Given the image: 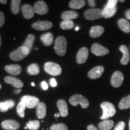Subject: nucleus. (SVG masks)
I'll return each mask as SVG.
<instances>
[{"label": "nucleus", "instance_id": "1", "mask_svg": "<svg viewBox=\"0 0 130 130\" xmlns=\"http://www.w3.org/2000/svg\"><path fill=\"white\" fill-rule=\"evenodd\" d=\"M101 107L103 111V114L100 119L104 121L114 116L116 113V110L115 105L109 102H102L101 104Z\"/></svg>", "mask_w": 130, "mask_h": 130}, {"label": "nucleus", "instance_id": "2", "mask_svg": "<svg viewBox=\"0 0 130 130\" xmlns=\"http://www.w3.org/2000/svg\"><path fill=\"white\" fill-rule=\"evenodd\" d=\"M54 50L57 54L63 56L66 54L67 50V40L64 36H58L54 42Z\"/></svg>", "mask_w": 130, "mask_h": 130}, {"label": "nucleus", "instance_id": "3", "mask_svg": "<svg viewBox=\"0 0 130 130\" xmlns=\"http://www.w3.org/2000/svg\"><path fill=\"white\" fill-rule=\"evenodd\" d=\"M30 51L25 46H20L17 50H14L10 54V58L13 61H21L25 58L30 54Z\"/></svg>", "mask_w": 130, "mask_h": 130}, {"label": "nucleus", "instance_id": "4", "mask_svg": "<svg viewBox=\"0 0 130 130\" xmlns=\"http://www.w3.org/2000/svg\"><path fill=\"white\" fill-rule=\"evenodd\" d=\"M69 102L73 106H77L79 104L83 108H87L89 105V102L88 100L83 96L75 94L72 96L69 99Z\"/></svg>", "mask_w": 130, "mask_h": 130}, {"label": "nucleus", "instance_id": "5", "mask_svg": "<svg viewBox=\"0 0 130 130\" xmlns=\"http://www.w3.org/2000/svg\"><path fill=\"white\" fill-rule=\"evenodd\" d=\"M44 69L47 74L53 76H58L61 74V66L57 63L48 61L44 65Z\"/></svg>", "mask_w": 130, "mask_h": 130}, {"label": "nucleus", "instance_id": "6", "mask_svg": "<svg viewBox=\"0 0 130 130\" xmlns=\"http://www.w3.org/2000/svg\"><path fill=\"white\" fill-rule=\"evenodd\" d=\"M103 10L100 9H90L84 13V18L87 20L93 21L103 18Z\"/></svg>", "mask_w": 130, "mask_h": 130}, {"label": "nucleus", "instance_id": "7", "mask_svg": "<svg viewBox=\"0 0 130 130\" xmlns=\"http://www.w3.org/2000/svg\"><path fill=\"white\" fill-rule=\"evenodd\" d=\"M21 101L23 102L28 108H35L40 103L39 98L30 95L23 96L21 98Z\"/></svg>", "mask_w": 130, "mask_h": 130}, {"label": "nucleus", "instance_id": "8", "mask_svg": "<svg viewBox=\"0 0 130 130\" xmlns=\"http://www.w3.org/2000/svg\"><path fill=\"white\" fill-rule=\"evenodd\" d=\"M123 82V75L121 71H116L112 75L111 80V86L115 88H118L122 86Z\"/></svg>", "mask_w": 130, "mask_h": 130}, {"label": "nucleus", "instance_id": "9", "mask_svg": "<svg viewBox=\"0 0 130 130\" xmlns=\"http://www.w3.org/2000/svg\"><path fill=\"white\" fill-rule=\"evenodd\" d=\"M91 52L96 56H104L109 53V50L99 43H95L91 47Z\"/></svg>", "mask_w": 130, "mask_h": 130}, {"label": "nucleus", "instance_id": "10", "mask_svg": "<svg viewBox=\"0 0 130 130\" xmlns=\"http://www.w3.org/2000/svg\"><path fill=\"white\" fill-rule=\"evenodd\" d=\"M35 13L40 15H43L48 12L49 9L46 3L43 1H38L34 5Z\"/></svg>", "mask_w": 130, "mask_h": 130}, {"label": "nucleus", "instance_id": "11", "mask_svg": "<svg viewBox=\"0 0 130 130\" xmlns=\"http://www.w3.org/2000/svg\"><path fill=\"white\" fill-rule=\"evenodd\" d=\"M53 24L49 21H38L31 25L32 28L38 31H45L51 29L53 27Z\"/></svg>", "mask_w": 130, "mask_h": 130}, {"label": "nucleus", "instance_id": "12", "mask_svg": "<svg viewBox=\"0 0 130 130\" xmlns=\"http://www.w3.org/2000/svg\"><path fill=\"white\" fill-rule=\"evenodd\" d=\"M89 56V50L86 47L79 49L77 54L76 60L78 64H83L87 61Z\"/></svg>", "mask_w": 130, "mask_h": 130}, {"label": "nucleus", "instance_id": "13", "mask_svg": "<svg viewBox=\"0 0 130 130\" xmlns=\"http://www.w3.org/2000/svg\"><path fill=\"white\" fill-rule=\"evenodd\" d=\"M21 10H22V15L26 19H31L35 15V11L34 7L30 6V4H24L22 5Z\"/></svg>", "mask_w": 130, "mask_h": 130}, {"label": "nucleus", "instance_id": "14", "mask_svg": "<svg viewBox=\"0 0 130 130\" xmlns=\"http://www.w3.org/2000/svg\"><path fill=\"white\" fill-rule=\"evenodd\" d=\"M104 71V68L102 66H98L93 68L88 72L87 76L89 78L95 79L101 77Z\"/></svg>", "mask_w": 130, "mask_h": 130}, {"label": "nucleus", "instance_id": "15", "mask_svg": "<svg viewBox=\"0 0 130 130\" xmlns=\"http://www.w3.org/2000/svg\"><path fill=\"white\" fill-rule=\"evenodd\" d=\"M1 126L3 129L6 130H16L20 127V123L15 120L9 119L3 121Z\"/></svg>", "mask_w": 130, "mask_h": 130}, {"label": "nucleus", "instance_id": "16", "mask_svg": "<svg viewBox=\"0 0 130 130\" xmlns=\"http://www.w3.org/2000/svg\"><path fill=\"white\" fill-rule=\"evenodd\" d=\"M5 82L7 84H10L14 87L16 88L21 89L24 86V83L21 79H19L17 78L13 77L12 76H7L4 78Z\"/></svg>", "mask_w": 130, "mask_h": 130}, {"label": "nucleus", "instance_id": "17", "mask_svg": "<svg viewBox=\"0 0 130 130\" xmlns=\"http://www.w3.org/2000/svg\"><path fill=\"white\" fill-rule=\"evenodd\" d=\"M5 70L9 74L17 76L22 72V68L19 64H10L5 66Z\"/></svg>", "mask_w": 130, "mask_h": 130}, {"label": "nucleus", "instance_id": "18", "mask_svg": "<svg viewBox=\"0 0 130 130\" xmlns=\"http://www.w3.org/2000/svg\"><path fill=\"white\" fill-rule=\"evenodd\" d=\"M57 105L60 111V115L63 118L67 116L68 115V107L66 102L63 100H59Z\"/></svg>", "mask_w": 130, "mask_h": 130}, {"label": "nucleus", "instance_id": "19", "mask_svg": "<svg viewBox=\"0 0 130 130\" xmlns=\"http://www.w3.org/2000/svg\"><path fill=\"white\" fill-rule=\"evenodd\" d=\"M119 50L123 54L122 58L121 60V63L122 65H126L129 63L130 60L129 52L128 48L125 45H121L119 48Z\"/></svg>", "mask_w": 130, "mask_h": 130}, {"label": "nucleus", "instance_id": "20", "mask_svg": "<svg viewBox=\"0 0 130 130\" xmlns=\"http://www.w3.org/2000/svg\"><path fill=\"white\" fill-rule=\"evenodd\" d=\"M40 40L45 46H50L53 42L54 36L53 33L48 32L40 36Z\"/></svg>", "mask_w": 130, "mask_h": 130}, {"label": "nucleus", "instance_id": "21", "mask_svg": "<svg viewBox=\"0 0 130 130\" xmlns=\"http://www.w3.org/2000/svg\"><path fill=\"white\" fill-rule=\"evenodd\" d=\"M118 25L123 32L125 33L130 32V23L128 20L125 19L121 18L118 21Z\"/></svg>", "mask_w": 130, "mask_h": 130}, {"label": "nucleus", "instance_id": "22", "mask_svg": "<svg viewBox=\"0 0 130 130\" xmlns=\"http://www.w3.org/2000/svg\"><path fill=\"white\" fill-rule=\"evenodd\" d=\"M46 107L44 102H40L36 107V115L39 119H43L46 116Z\"/></svg>", "mask_w": 130, "mask_h": 130}, {"label": "nucleus", "instance_id": "23", "mask_svg": "<svg viewBox=\"0 0 130 130\" xmlns=\"http://www.w3.org/2000/svg\"><path fill=\"white\" fill-rule=\"evenodd\" d=\"M104 28L102 26H94L91 28L90 30V36L93 38L99 37L103 34Z\"/></svg>", "mask_w": 130, "mask_h": 130}, {"label": "nucleus", "instance_id": "24", "mask_svg": "<svg viewBox=\"0 0 130 130\" xmlns=\"http://www.w3.org/2000/svg\"><path fill=\"white\" fill-rule=\"evenodd\" d=\"M79 16L78 13L75 11H65L61 14V19L64 20H72V19L78 18Z\"/></svg>", "mask_w": 130, "mask_h": 130}, {"label": "nucleus", "instance_id": "25", "mask_svg": "<svg viewBox=\"0 0 130 130\" xmlns=\"http://www.w3.org/2000/svg\"><path fill=\"white\" fill-rule=\"evenodd\" d=\"M98 126L100 130H111L114 126V122L112 120H104L101 122Z\"/></svg>", "mask_w": 130, "mask_h": 130}, {"label": "nucleus", "instance_id": "26", "mask_svg": "<svg viewBox=\"0 0 130 130\" xmlns=\"http://www.w3.org/2000/svg\"><path fill=\"white\" fill-rule=\"evenodd\" d=\"M117 10H118V7H115L114 8H109L107 7V6H105L103 10V18H110L113 17L115 14L116 13Z\"/></svg>", "mask_w": 130, "mask_h": 130}, {"label": "nucleus", "instance_id": "27", "mask_svg": "<svg viewBox=\"0 0 130 130\" xmlns=\"http://www.w3.org/2000/svg\"><path fill=\"white\" fill-rule=\"evenodd\" d=\"M86 2L84 0H72L70 1L69 6L72 9H80L85 6Z\"/></svg>", "mask_w": 130, "mask_h": 130}, {"label": "nucleus", "instance_id": "28", "mask_svg": "<svg viewBox=\"0 0 130 130\" xmlns=\"http://www.w3.org/2000/svg\"><path fill=\"white\" fill-rule=\"evenodd\" d=\"M119 108L121 110H126L130 108V95L122 99L119 104Z\"/></svg>", "mask_w": 130, "mask_h": 130}, {"label": "nucleus", "instance_id": "29", "mask_svg": "<svg viewBox=\"0 0 130 130\" xmlns=\"http://www.w3.org/2000/svg\"><path fill=\"white\" fill-rule=\"evenodd\" d=\"M35 40V36L34 35H29L27 37L26 39L24 42V44L22 46H25L29 50V51H31L32 50V45H33V43Z\"/></svg>", "mask_w": 130, "mask_h": 130}, {"label": "nucleus", "instance_id": "30", "mask_svg": "<svg viewBox=\"0 0 130 130\" xmlns=\"http://www.w3.org/2000/svg\"><path fill=\"white\" fill-rule=\"evenodd\" d=\"M27 72L31 75H36L40 73V68L36 63H32L27 68Z\"/></svg>", "mask_w": 130, "mask_h": 130}, {"label": "nucleus", "instance_id": "31", "mask_svg": "<svg viewBox=\"0 0 130 130\" xmlns=\"http://www.w3.org/2000/svg\"><path fill=\"white\" fill-rule=\"evenodd\" d=\"M21 0H12L11 1V10L13 14H17L20 11Z\"/></svg>", "mask_w": 130, "mask_h": 130}, {"label": "nucleus", "instance_id": "32", "mask_svg": "<svg viewBox=\"0 0 130 130\" xmlns=\"http://www.w3.org/2000/svg\"><path fill=\"white\" fill-rule=\"evenodd\" d=\"M74 27V23L72 20H64L60 23L61 29L64 30H69Z\"/></svg>", "mask_w": 130, "mask_h": 130}, {"label": "nucleus", "instance_id": "33", "mask_svg": "<svg viewBox=\"0 0 130 130\" xmlns=\"http://www.w3.org/2000/svg\"><path fill=\"white\" fill-rule=\"evenodd\" d=\"M27 108L25 104L23 102H20L18 105L17 108H16V111H17L18 115L19 117L23 118L25 116V110Z\"/></svg>", "mask_w": 130, "mask_h": 130}, {"label": "nucleus", "instance_id": "34", "mask_svg": "<svg viewBox=\"0 0 130 130\" xmlns=\"http://www.w3.org/2000/svg\"><path fill=\"white\" fill-rule=\"evenodd\" d=\"M40 122L37 120L30 121L27 123V128L30 130H37L40 127Z\"/></svg>", "mask_w": 130, "mask_h": 130}, {"label": "nucleus", "instance_id": "35", "mask_svg": "<svg viewBox=\"0 0 130 130\" xmlns=\"http://www.w3.org/2000/svg\"><path fill=\"white\" fill-rule=\"evenodd\" d=\"M68 126L64 123H57L50 127V130H68Z\"/></svg>", "mask_w": 130, "mask_h": 130}, {"label": "nucleus", "instance_id": "36", "mask_svg": "<svg viewBox=\"0 0 130 130\" xmlns=\"http://www.w3.org/2000/svg\"><path fill=\"white\" fill-rule=\"evenodd\" d=\"M125 128V123L123 121H121L116 125L114 130H124Z\"/></svg>", "mask_w": 130, "mask_h": 130}, {"label": "nucleus", "instance_id": "37", "mask_svg": "<svg viewBox=\"0 0 130 130\" xmlns=\"http://www.w3.org/2000/svg\"><path fill=\"white\" fill-rule=\"evenodd\" d=\"M118 2V1H117V0H109V1H108L107 4L105 6H107V7L109 8H114L116 7V5Z\"/></svg>", "mask_w": 130, "mask_h": 130}, {"label": "nucleus", "instance_id": "38", "mask_svg": "<svg viewBox=\"0 0 130 130\" xmlns=\"http://www.w3.org/2000/svg\"><path fill=\"white\" fill-rule=\"evenodd\" d=\"M9 110V108L4 102H0V111L6 112Z\"/></svg>", "mask_w": 130, "mask_h": 130}, {"label": "nucleus", "instance_id": "39", "mask_svg": "<svg viewBox=\"0 0 130 130\" xmlns=\"http://www.w3.org/2000/svg\"><path fill=\"white\" fill-rule=\"evenodd\" d=\"M4 102L6 103V104L7 105V106L8 107V108H9V109L12 108L14 106V105H15V102H14L13 100H7L6 101H4Z\"/></svg>", "mask_w": 130, "mask_h": 130}, {"label": "nucleus", "instance_id": "40", "mask_svg": "<svg viewBox=\"0 0 130 130\" xmlns=\"http://www.w3.org/2000/svg\"><path fill=\"white\" fill-rule=\"evenodd\" d=\"M5 22V16L3 12H0V28L2 27Z\"/></svg>", "mask_w": 130, "mask_h": 130}, {"label": "nucleus", "instance_id": "41", "mask_svg": "<svg viewBox=\"0 0 130 130\" xmlns=\"http://www.w3.org/2000/svg\"><path fill=\"white\" fill-rule=\"evenodd\" d=\"M41 86L42 89H43L44 90H46L47 89H48V84H47L46 81H42L41 83Z\"/></svg>", "mask_w": 130, "mask_h": 130}, {"label": "nucleus", "instance_id": "42", "mask_svg": "<svg viewBox=\"0 0 130 130\" xmlns=\"http://www.w3.org/2000/svg\"><path fill=\"white\" fill-rule=\"evenodd\" d=\"M50 84H51V86L52 87H56L57 85V81L56 80V79L54 78H51L50 79Z\"/></svg>", "mask_w": 130, "mask_h": 130}, {"label": "nucleus", "instance_id": "43", "mask_svg": "<svg viewBox=\"0 0 130 130\" xmlns=\"http://www.w3.org/2000/svg\"><path fill=\"white\" fill-rule=\"evenodd\" d=\"M87 2H88V4L90 7H95L96 6L95 1H94V0H89V1H87Z\"/></svg>", "mask_w": 130, "mask_h": 130}, {"label": "nucleus", "instance_id": "44", "mask_svg": "<svg viewBox=\"0 0 130 130\" xmlns=\"http://www.w3.org/2000/svg\"><path fill=\"white\" fill-rule=\"evenodd\" d=\"M125 15L128 20H130V9L126 10L125 13Z\"/></svg>", "mask_w": 130, "mask_h": 130}, {"label": "nucleus", "instance_id": "45", "mask_svg": "<svg viewBox=\"0 0 130 130\" xmlns=\"http://www.w3.org/2000/svg\"><path fill=\"white\" fill-rule=\"evenodd\" d=\"M87 130H98V129L96 128V126L94 125H89L87 126Z\"/></svg>", "mask_w": 130, "mask_h": 130}, {"label": "nucleus", "instance_id": "46", "mask_svg": "<svg viewBox=\"0 0 130 130\" xmlns=\"http://www.w3.org/2000/svg\"><path fill=\"white\" fill-rule=\"evenodd\" d=\"M0 3H1V4H6V3H7V0H0Z\"/></svg>", "mask_w": 130, "mask_h": 130}, {"label": "nucleus", "instance_id": "47", "mask_svg": "<svg viewBox=\"0 0 130 130\" xmlns=\"http://www.w3.org/2000/svg\"><path fill=\"white\" fill-rule=\"evenodd\" d=\"M21 91V89H17V90H14V92L15 94H18L19 93H20Z\"/></svg>", "mask_w": 130, "mask_h": 130}, {"label": "nucleus", "instance_id": "48", "mask_svg": "<svg viewBox=\"0 0 130 130\" xmlns=\"http://www.w3.org/2000/svg\"><path fill=\"white\" fill-rule=\"evenodd\" d=\"M31 86H33V87H35V83H31Z\"/></svg>", "mask_w": 130, "mask_h": 130}, {"label": "nucleus", "instance_id": "49", "mask_svg": "<svg viewBox=\"0 0 130 130\" xmlns=\"http://www.w3.org/2000/svg\"><path fill=\"white\" fill-rule=\"evenodd\" d=\"M1 46V36H0V47Z\"/></svg>", "mask_w": 130, "mask_h": 130}, {"label": "nucleus", "instance_id": "50", "mask_svg": "<svg viewBox=\"0 0 130 130\" xmlns=\"http://www.w3.org/2000/svg\"><path fill=\"white\" fill-rule=\"evenodd\" d=\"M78 30H79V27H76V28H75V30H76V31H78Z\"/></svg>", "mask_w": 130, "mask_h": 130}, {"label": "nucleus", "instance_id": "51", "mask_svg": "<svg viewBox=\"0 0 130 130\" xmlns=\"http://www.w3.org/2000/svg\"><path fill=\"white\" fill-rule=\"evenodd\" d=\"M129 130H130V119H129Z\"/></svg>", "mask_w": 130, "mask_h": 130}, {"label": "nucleus", "instance_id": "52", "mask_svg": "<svg viewBox=\"0 0 130 130\" xmlns=\"http://www.w3.org/2000/svg\"><path fill=\"white\" fill-rule=\"evenodd\" d=\"M120 2L123 3V2H125V1H124V0H121V1H120Z\"/></svg>", "mask_w": 130, "mask_h": 130}, {"label": "nucleus", "instance_id": "53", "mask_svg": "<svg viewBox=\"0 0 130 130\" xmlns=\"http://www.w3.org/2000/svg\"><path fill=\"white\" fill-rule=\"evenodd\" d=\"M1 89V84H0V89Z\"/></svg>", "mask_w": 130, "mask_h": 130}, {"label": "nucleus", "instance_id": "54", "mask_svg": "<svg viewBox=\"0 0 130 130\" xmlns=\"http://www.w3.org/2000/svg\"><path fill=\"white\" fill-rule=\"evenodd\" d=\"M129 50H130V47H129Z\"/></svg>", "mask_w": 130, "mask_h": 130}]
</instances>
